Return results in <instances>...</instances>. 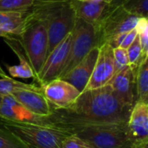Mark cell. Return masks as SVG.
Here are the masks:
<instances>
[{
    "instance_id": "1",
    "label": "cell",
    "mask_w": 148,
    "mask_h": 148,
    "mask_svg": "<svg viewBox=\"0 0 148 148\" xmlns=\"http://www.w3.org/2000/svg\"><path fill=\"white\" fill-rule=\"evenodd\" d=\"M132 108L108 84L84 90L67 108L52 109L49 116L38 117L37 124L70 131L88 126L127 123Z\"/></svg>"
},
{
    "instance_id": "2",
    "label": "cell",
    "mask_w": 148,
    "mask_h": 148,
    "mask_svg": "<svg viewBox=\"0 0 148 148\" xmlns=\"http://www.w3.org/2000/svg\"><path fill=\"white\" fill-rule=\"evenodd\" d=\"M29 12L46 20L48 56L75 28L76 16L71 8L70 0L64 2H35Z\"/></svg>"
},
{
    "instance_id": "3",
    "label": "cell",
    "mask_w": 148,
    "mask_h": 148,
    "mask_svg": "<svg viewBox=\"0 0 148 148\" xmlns=\"http://www.w3.org/2000/svg\"><path fill=\"white\" fill-rule=\"evenodd\" d=\"M0 126L10 131L26 148H61L63 140L71 134L60 127L3 119H0Z\"/></svg>"
},
{
    "instance_id": "4",
    "label": "cell",
    "mask_w": 148,
    "mask_h": 148,
    "mask_svg": "<svg viewBox=\"0 0 148 148\" xmlns=\"http://www.w3.org/2000/svg\"><path fill=\"white\" fill-rule=\"evenodd\" d=\"M18 38L25 56L34 71V80L36 81L47 57L48 33L46 20L29 11L24 19L23 31Z\"/></svg>"
},
{
    "instance_id": "5",
    "label": "cell",
    "mask_w": 148,
    "mask_h": 148,
    "mask_svg": "<svg viewBox=\"0 0 148 148\" xmlns=\"http://www.w3.org/2000/svg\"><path fill=\"white\" fill-rule=\"evenodd\" d=\"M69 132L88 141L95 148H134L127 122L82 127Z\"/></svg>"
},
{
    "instance_id": "6",
    "label": "cell",
    "mask_w": 148,
    "mask_h": 148,
    "mask_svg": "<svg viewBox=\"0 0 148 148\" xmlns=\"http://www.w3.org/2000/svg\"><path fill=\"white\" fill-rule=\"evenodd\" d=\"M95 47H100L95 27L76 18L69 52L58 78L60 79L69 73Z\"/></svg>"
},
{
    "instance_id": "7",
    "label": "cell",
    "mask_w": 148,
    "mask_h": 148,
    "mask_svg": "<svg viewBox=\"0 0 148 148\" xmlns=\"http://www.w3.org/2000/svg\"><path fill=\"white\" fill-rule=\"evenodd\" d=\"M138 20V16L128 13L121 5H109L97 25L95 26L97 31L100 47L108 42L114 36L127 33L135 29Z\"/></svg>"
},
{
    "instance_id": "8",
    "label": "cell",
    "mask_w": 148,
    "mask_h": 148,
    "mask_svg": "<svg viewBox=\"0 0 148 148\" xmlns=\"http://www.w3.org/2000/svg\"><path fill=\"white\" fill-rule=\"evenodd\" d=\"M72 38L73 31L69 33L46 57L42 68L36 80L40 87L57 79L61 75L69 52Z\"/></svg>"
},
{
    "instance_id": "9",
    "label": "cell",
    "mask_w": 148,
    "mask_h": 148,
    "mask_svg": "<svg viewBox=\"0 0 148 148\" xmlns=\"http://www.w3.org/2000/svg\"><path fill=\"white\" fill-rule=\"evenodd\" d=\"M114 75L113 48L108 43L99 47L98 57L85 90L104 87L109 83Z\"/></svg>"
},
{
    "instance_id": "10",
    "label": "cell",
    "mask_w": 148,
    "mask_h": 148,
    "mask_svg": "<svg viewBox=\"0 0 148 148\" xmlns=\"http://www.w3.org/2000/svg\"><path fill=\"white\" fill-rule=\"evenodd\" d=\"M129 135L134 148L148 147V104L135 102L127 121Z\"/></svg>"
},
{
    "instance_id": "11",
    "label": "cell",
    "mask_w": 148,
    "mask_h": 148,
    "mask_svg": "<svg viewBox=\"0 0 148 148\" xmlns=\"http://www.w3.org/2000/svg\"><path fill=\"white\" fill-rule=\"evenodd\" d=\"M42 88L53 109L67 108L81 94L73 85L59 78L49 82Z\"/></svg>"
},
{
    "instance_id": "12",
    "label": "cell",
    "mask_w": 148,
    "mask_h": 148,
    "mask_svg": "<svg viewBox=\"0 0 148 148\" xmlns=\"http://www.w3.org/2000/svg\"><path fill=\"white\" fill-rule=\"evenodd\" d=\"M98 54L99 47L94 48L76 66L60 79L73 85L80 93L83 92L92 75Z\"/></svg>"
},
{
    "instance_id": "13",
    "label": "cell",
    "mask_w": 148,
    "mask_h": 148,
    "mask_svg": "<svg viewBox=\"0 0 148 148\" xmlns=\"http://www.w3.org/2000/svg\"><path fill=\"white\" fill-rule=\"evenodd\" d=\"M27 111L38 117L49 116L52 106L43 95L42 88L37 90H19L11 95Z\"/></svg>"
},
{
    "instance_id": "14",
    "label": "cell",
    "mask_w": 148,
    "mask_h": 148,
    "mask_svg": "<svg viewBox=\"0 0 148 148\" xmlns=\"http://www.w3.org/2000/svg\"><path fill=\"white\" fill-rule=\"evenodd\" d=\"M135 78L136 73L128 65L114 74L108 83L121 100L132 107L135 103Z\"/></svg>"
},
{
    "instance_id": "15",
    "label": "cell",
    "mask_w": 148,
    "mask_h": 148,
    "mask_svg": "<svg viewBox=\"0 0 148 148\" xmlns=\"http://www.w3.org/2000/svg\"><path fill=\"white\" fill-rule=\"evenodd\" d=\"M70 5L76 18L96 26L110 3L97 1L70 0Z\"/></svg>"
},
{
    "instance_id": "16",
    "label": "cell",
    "mask_w": 148,
    "mask_h": 148,
    "mask_svg": "<svg viewBox=\"0 0 148 148\" xmlns=\"http://www.w3.org/2000/svg\"><path fill=\"white\" fill-rule=\"evenodd\" d=\"M4 40H5V42L15 52V54L17 56L20 61L18 65H14L10 67L7 66L10 75L12 77H16V78H23V79L34 78L35 79L34 71L31 66L29 65L25 56V54H23V51L20 49L21 43L19 42V38L16 36H12L9 39H4Z\"/></svg>"
},
{
    "instance_id": "17",
    "label": "cell",
    "mask_w": 148,
    "mask_h": 148,
    "mask_svg": "<svg viewBox=\"0 0 148 148\" xmlns=\"http://www.w3.org/2000/svg\"><path fill=\"white\" fill-rule=\"evenodd\" d=\"M26 15L27 13L0 11V29L11 36L19 37Z\"/></svg>"
},
{
    "instance_id": "18",
    "label": "cell",
    "mask_w": 148,
    "mask_h": 148,
    "mask_svg": "<svg viewBox=\"0 0 148 148\" xmlns=\"http://www.w3.org/2000/svg\"><path fill=\"white\" fill-rule=\"evenodd\" d=\"M135 102L148 104V56L140 62L135 78Z\"/></svg>"
},
{
    "instance_id": "19",
    "label": "cell",
    "mask_w": 148,
    "mask_h": 148,
    "mask_svg": "<svg viewBox=\"0 0 148 148\" xmlns=\"http://www.w3.org/2000/svg\"><path fill=\"white\" fill-rule=\"evenodd\" d=\"M41 87L35 84H27L16 80H13L10 77L0 79V95H12L14 92L19 90H37Z\"/></svg>"
},
{
    "instance_id": "20",
    "label": "cell",
    "mask_w": 148,
    "mask_h": 148,
    "mask_svg": "<svg viewBox=\"0 0 148 148\" xmlns=\"http://www.w3.org/2000/svg\"><path fill=\"white\" fill-rule=\"evenodd\" d=\"M35 0H0V11L28 13Z\"/></svg>"
},
{
    "instance_id": "21",
    "label": "cell",
    "mask_w": 148,
    "mask_h": 148,
    "mask_svg": "<svg viewBox=\"0 0 148 148\" xmlns=\"http://www.w3.org/2000/svg\"><path fill=\"white\" fill-rule=\"evenodd\" d=\"M127 56H128L129 66L133 69V70L135 73H137V70L140 62L146 56H148L143 55L138 36H136L133 43L127 49Z\"/></svg>"
},
{
    "instance_id": "22",
    "label": "cell",
    "mask_w": 148,
    "mask_h": 148,
    "mask_svg": "<svg viewBox=\"0 0 148 148\" xmlns=\"http://www.w3.org/2000/svg\"><path fill=\"white\" fill-rule=\"evenodd\" d=\"M121 6L131 15L148 18V0H126Z\"/></svg>"
},
{
    "instance_id": "23",
    "label": "cell",
    "mask_w": 148,
    "mask_h": 148,
    "mask_svg": "<svg viewBox=\"0 0 148 148\" xmlns=\"http://www.w3.org/2000/svg\"><path fill=\"white\" fill-rule=\"evenodd\" d=\"M137 36L144 56H148V18H139L135 26Z\"/></svg>"
},
{
    "instance_id": "24",
    "label": "cell",
    "mask_w": 148,
    "mask_h": 148,
    "mask_svg": "<svg viewBox=\"0 0 148 148\" xmlns=\"http://www.w3.org/2000/svg\"><path fill=\"white\" fill-rule=\"evenodd\" d=\"M0 148H26L10 131L0 126Z\"/></svg>"
},
{
    "instance_id": "25",
    "label": "cell",
    "mask_w": 148,
    "mask_h": 148,
    "mask_svg": "<svg viewBox=\"0 0 148 148\" xmlns=\"http://www.w3.org/2000/svg\"><path fill=\"white\" fill-rule=\"evenodd\" d=\"M114 53V74L129 65L128 56L127 49L121 47L113 49Z\"/></svg>"
},
{
    "instance_id": "26",
    "label": "cell",
    "mask_w": 148,
    "mask_h": 148,
    "mask_svg": "<svg viewBox=\"0 0 148 148\" xmlns=\"http://www.w3.org/2000/svg\"><path fill=\"white\" fill-rule=\"evenodd\" d=\"M61 148H95L90 143L78 137L77 135L71 134L67 136L62 143Z\"/></svg>"
},
{
    "instance_id": "27",
    "label": "cell",
    "mask_w": 148,
    "mask_h": 148,
    "mask_svg": "<svg viewBox=\"0 0 148 148\" xmlns=\"http://www.w3.org/2000/svg\"><path fill=\"white\" fill-rule=\"evenodd\" d=\"M136 36H137V31H136L135 29L128 31L127 33V35L125 36L123 41H122V43L121 45V48L127 49L133 43V42L134 41V39L136 38Z\"/></svg>"
},
{
    "instance_id": "28",
    "label": "cell",
    "mask_w": 148,
    "mask_h": 148,
    "mask_svg": "<svg viewBox=\"0 0 148 148\" xmlns=\"http://www.w3.org/2000/svg\"><path fill=\"white\" fill-rule=\"evenodd\" d=\"M12 36H11V35L6 33L5 31H3L2 29H0V37H3L4 39H9V38H10V37H12ZM16 37H17V36H16Z\"/></svg>"
},
{
    "instance_id": "29",
    "label": "cell",
    "mask_w": 148,
    "mask_h": 148,
    "mask_svg": "<svg viewBox=\"0 0 148 148\" xmlns=\"http://www.w3.org/2000/svg\"><path fill=\"white\" fill-rule=\"evenodd\" d=\"M126 0H111L110 5L111 6H119L121 5Z\"/></svg>"
},
{
    "instance_id": "30",
    "label": "cell",
    "mask_w": 148,
    "mask_h": 148,
    "mask_svg": "<svg viewBox=\"0 0 148 148\" xmlns=\"http://www.w3.org/2000/svg\"><path fill=\"white\" fill-rule=\"evenodd\" d=\"M69 0H35L36 3H44V2H64Z\"/></svg>"
},
{
    "instance_id": "31",
    "label": "cell",
    "mask_w": 148,
    "mask_h": 148,
    "mask_svg": "<svg viewBox=\"0 0 148 148\" xmlns=\"http://www.w3.org/2000/svg\"><path fill=\"white\" fill-rule=\"evenodd\" d=\"M84 1H97V2H105L108 3H111V0H84Z\"/></svg>"
},
{
    "instance_id": "32",
    "label": "cell",
    "mask_w": 148,
    "mask_h": 148,
    "mask_svg": "<svg viewBox=\"0 0 148 148\" xmlns=\"http://www.w3.org/2000/svg\"><path fill=\"white\" fill-rule=\"evenodd\" d=\"M0 77H1V78H7V77H9V76H8L4 72H3V73L0 72Z\"/></svg>"
},
{
    "instance_id": "33",
    "label": "cell",
    "mask_w": 148,
    "mask_h": 148,
    "mask_svg": "<svg viewBox=\"0 0 148 148\" xmlns=\"http://www.w3.org/2000/svg\"><path fill=\"white\" fill-rule=\"evenodd\" d=\"M2 98H3V96L0 95V105H1V103H2Z\"/></svg>"
},
{
    "instance_id": "34",
    "label": "cell",
    "mask_w": 148,
    "mask_h": 148,
    "mask_svg": "<svg viewBox=\"0 0 148 148\" xmlns=\"http://www.w3.org/2000/svg\"><path fill=\"white\" fill-rule=\"evenodd\" d=\"M0 72H2V73H3V72H4V71L3 70V69L1 68V66H0Z\"/></svg>"
}]
</instances>
